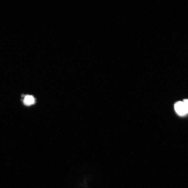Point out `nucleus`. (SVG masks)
I'll use <instances>...</instances> for the list:
<instances>
[{"mask_svg":"<svg viewBox=\"0 0 188 188\" xmlns=\"http://www.w3.org/2000/svg\"><path fill=\"white\" fill-rule=\"evenodd\" d=\"M175 111L177 114L181 116H183L188 113V109L183 101H178L175 104Z\"/></svg>","mask_w":188,"mask_h":188,"instance_id":"1","label":"nucleus"},{"mask_svg":"<svg viewBox=\"0 0 188 188\" xmlns=\"http://www.w3.org/2000/svg\"><path fill=\"white\" fill-rule=\"evenodd\" d=\"M23 103L27 106L32 105L35 103V98L32 95H26L23 100Z\"/></svg>","mask_w":188,"mask_h":188,"instance_id":"2","label":"nucleus"},{"mask_svg":"<svg viewBox=\"0 0 188 188\" xmlns=\"http://www.w3.org/2000/svg\"><path fill=\"white\" fill-rule=\"evenodd\" d=\"M183 102L185 103V104H186V105L188 109V99H186L184 100Z\"/></svg>","mask_w":188,"mask_h":188,"instance_id":"3","label":"nucleus"}]
</instances>
